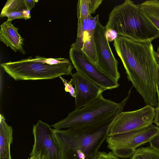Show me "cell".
Returning a JSON list of instances; mask_svg holds the SVG:
<instances>
[{
    "label": "cell",
    "instance_id": "12",
    "mask_svg": "<svg viewBox=\"0 0 159 159\" xmlns=\"http://www.w3.org/2000/svg\"><path fill=\"white\" fill-rule=\"evenodd\" d=\"M71 75L76 92L75 109L80 108L92 102L105 90L77 71Z\"/></svg>",
    "mask_w": 159,
    "mask_h": 159
},
{
    "label": "cell",
    "instance_id": "26",
    "mask_svg": "<svg viewBox=\"0 0 159 159\" xmlns=\"http://www.w3.org/2000/svg\"><path fill=\"white\" fill-rule=\"evenodd\" d=\"M156 87L158 99V103L157 106H159V65H158L157 68Z\"/></svg>",
    "mask_w": 159,
    "mask_h": 159
},
{
    "label": "cell",
    "instance_id": "30",
    "mask_svg": "<svg viewBox=\"0 0 159 159\" xmlns=\"http://www.w3.org/2000/svg\"><path fill=\"white\" fill-rule=\"evenodd\" d=\"M157 63L158 65H159V61H157Z\"/></svg>",
    "mask_w": 159,
    "mask_h": 159
},
{
    "label": "cell",
    "instance_id": "1",
    "mask_svg": "<svg viewBox=\"0 0 159 159\" xmlns=\"http://www.w3.org/2000/svg\"><path fill=\"white\" fill-rule=\"evenodd\" d=\"M152 42L139 41L120 36L113 45L128 80L147 105L157 106L156 82L158 64Z\"/></svg>",
    "mask_w": 159,
    "mask_h": 159
},
{
    "label": "cell",
    "instance_id": "23",
    "mask_svg": "<svg viewBox=\"0 0 159 159\" xmlns=\"http://www.w3.org/2000/svg\"><path fill=\"white\" fill-rule=\"evenodd\" d=\"M150 146L159 151V131L149 141Z\"/></svg>",
    "mask_w": 159,
    "mask_h": 159
},
{
    "label": "cell",
    "instance_id": "9",
    "mask_svg": "<svg viewBox=\"0 0 159 159\" xmlns=\"http://www.w3.org/2000/svg\"><path fill=\"white\" fill-rule=\"evenodd\" d=\"M106 31L105 26L99 21L94 33L98 60L96 66L107 75L118 82L120 77L118 62L111 51Z\"/></svg>",
    "mask_w": 159,
    "mask_h": 159
},
{
    "label": "cell",
    "instance_id": "11",
    "mask_svg": "<svg viewBox=\"0 0 159 159\" xmlns=\"http://www.w3.org/2000/svg\"><path fill=\"white\" fill-rule=\"evenodd\" d=\"M99 20V15L92 16L84 20L78 21L77 37L71 48L82 51L84 55L96 65L97 62L94 33Z\"/></svg>",
    "mask_w": 159,
    "mask_h": 159
},
{
    "label": "cell",
    "instance_id": "27",
    "mask_svg": "<svg viewBox=\"0 0 159 159\" xmlns=\"http://www.w3.org/2000/svg\"><path fill=\"white\" fill-rule=\"evenodd\" d=\"M153 123L159 126V106H157L155 108V115Z\"/></svg>",
    "mask_w": 159,
    "mask_h": 159
},
{
    "label": "cell",
    "instance_id": "19",
    "mask_svg": "<svg viewBox=\"0 0 159 159\" xmlns=\"http://www.w3.org/2000/svg\"><path fill=\"white\" fill-rule=\"evenodd\" d=\"M24 10L22 11H15L6 13L0 16V17H7V20L8 21H12L15 19H24L26 20L27 18L24 14Z\"/></svg>",
    "mask_w": 159,
    "mask_h": 159
},
{
    "label": "cell",
    "instance_id": "7",
    "mask_svg": "<svg viewBox=\"0 0 159 159\" xmlns=\"http://www.w3.org/2000/svg\"><path fill=\"white\" fill-rule=\"evenodd\" d=\"M155 108L147 105L137 110L122 111L114 118L107 131L108 136L138 129L153 122Z\"/></svg>",
    "mask_w": 159,
    "mask_h": 159
},
{
    "label": "cell",
    "instance_id": "15",
    "mask_svg": "<svg viewBox=\"0 0 159 159\" xmlns=\"http://www.w3.org/2000/svg\"><path fill=\"white\" fill-rule=\"evenodd\" d=\"M140 5L146 16L159 31V1L147 0Z\"/></svg>",
    "mask_w": 159,
    "mask_h": 159
},
{
    "label": "cell",
    "instance_id": "20",
    "mask_svg": "<svg viewBox=\"0 0 159 159\" xmlns=\"http://www.w3.org/2000/svg\"><path fill=\"white\" fill-rule=\"evenodd\" d=\"M59 78L63 82L65 86V91L69 92L71 96L75 98L76 92L75 88L73 87V84L72 79L70 81L68 82L61 76H60Z\"/></svg>",
    "mask_w": 159,
    "mask_h": 159
},
{
    "label": "cell",
    "instance_id": "21",
    "mask_svg": "<svg viewBox=\"0 0 159 159\" xmlns=\"http://www.w3.org/2000/svg\"><path fill=\"white\" fill-rule=\"evenodd\" d=\"M95 159H121L115 155L111 151L109 152H98Z\"/></svg>",
    "mask_w": 159,
    "mask_h": 159
},
{
    "label": "cell",
    "instance_id": "28",
    "mask_svg": "<svg viewBox=\"0 0 159 159\" xmlns=\"http://www.w3.org/2000/svg\"><path fill=\"white\" fill-rule=\"evenodd\" d=\"M29 159H42L40 154L39 153H38L34 155L31 156Z\"/></svg>",
    "mask_w": 159,
    "mask_h": 159
},
{
    "label": "cell",
    "instance_id": "2",
    "mask_svg": "<svg viewBox=\"0 0 159 159\" xmlns=\"http://www.w3.org/2000/svg\"><path fill=\"white\" fill-rule=\"evenodd\" d=\"M116 116L84 127L65 130L53 129L61 159H95L108 137V128Z\"/></svg>",
    "mask_w": 159,
    "mask_h": 159
},
{
    "label": "cell",
    "instance_id": "14",
    "mask_svg": "<svg viewBox=\"0 0 159 159\" xmlns=\"http://www.w3.org/2000/svg\"><path fill=\"white\" fill-rule=\"evenodd\" d=\"M13 141V129L5 121L3 116L0 115V159H11L10 146Z\"/></svg>",
    "mask_w": 159,
    "mask_h": 159
},
{
    "label": "cell",
    "instance_id": "4",
    "mask_svg": "<svg viewBox=\"0 0 159 159\" xmlns=\"http://www.w3.org/2000/svg\"><path fill=\"white\" fill-rule=\"evenodd\" d=\"M64 58L37 56L2 63L1 67L16 80L53 79L72 74L73 65Z\"/></svg>",
    "mask_w": 159,
    "mask_h": 159
},
{
    "label": "cell",
    "instance_id": "29",
    "mask_svg": "<svg viewBox=\"0 0 159 159\" xmlns=\"http://www.w3.org/2000/svg\"><path fill=\"white\" fill-rule=\"evenodd\" d=\"M155 56L157 61H159V45L157 49V51L154 52Z\"/></svg>",
    "mask_w": 159,
    "mask_h": 159
},
{
    "label": "cell",
    "instance_id": "18",
    "mask_svg": "<svg viewBox=\"0 0 159 159\" xmlns=\"http://www.w3.org/2000/svg\"><path fill=\"white\" fill-rule=\"evenodd\" d=\"M91 16L89 10V0H79L77 5L78 21H81Z\"/></svg>",
    "mask_w": 159,
    "mask_h": 159
},
{
    "label": "cell",
    "instance_id": "6",
    "mask_svg": "<svg viewBox=\"0 0 159 159\" xmlns=\"http://www.w3.org/2000/svg\"><path fill=\"white\" fill-rule=\"evenodd\" d=\"M159 131V127L152 124L138 129L109 136L106 139L107 147L119 158H131L137 148L149 142Z\"/></svg>",
    "mask_w": 159,
    "mask_h": 159
},
{
    "label": "cell",
    "instance_id": "22",
    "mask_svg": "<svg viewBox=\"0 0 159 159\" xmlns=\"http://www.w3.org/2000/svg\"><path fill=\"white\" fill-rule=\"evenodd\" d=\"M102 1V0H89V10L91 14L95 13Z\"/></svg>",
    "mask_w": 159,
    "mask_h": 159
},
{
    "label": "cell",
    "instance_id": "17",
    "mask_svg": "<svg viewBox=\"0 0 159 159\" xmlns=\"http://www.w3.org/2000/svg\"><path fill=\"white\" fill-rule=\"evenodd\" d=\"M27 9L25 0H8L2 8L0 16L11 12Z\"/></svg>",
    "mask_w": 159,
    "mask_h": 159
},
{
    "label": "cell",
    "instance_id": "24",
    "mask_svg": "<svg viewBox=\"0 0 159 159\" xmlns=\"http://www.w3.org/2000/svg\"><path fill=\"white\" fill-rule=\"evenodd\" d=\"M106 35L109 42L114 40L118 36L116 32L110 29L106 30Z\"/></svg>",
    "mask_w": 159,
    "mask_h": 159
},
{
    "label": "cell",
    "instance_id": "3",
    "mask_svg": "<svg viewBox=\"0 0 159 159\" xmlns=\"http://www.w3.org/2000/svg\"><path fill=\"white\" fill-rule=\"evenodd\" d=\"M105 27L118 36L137 41L152 42L159 38V31L146 16L140 4L130 0L113 8Z\"/></svg>",
    "mask_w": 159,
    "mask_h": 159
},
{
    "label": "cell",
    "instance_id": "10",
    "mask_svg": "<svg viewBox=\"0 0 159 159\" xmlns=\"http://www.w3.org/2000/svg\"><path fill=\"white\" fill-rule=\"evenodd\" d=\"M34 143L30 156L39 153L42 159H61V151L53 131L47 124L40 120L34 125Z\"/></svg>",
    "mask_w": 159,
    "mask_h": 159
},
{
    "label": "cell",
    "instance_id": "25",
    "mask_svg": "<svg viewBox=\"0 0 159 159\" xmlns=\"http://www.w3.org/2000/svg\"><path fill=\"white\" fill-rule=\"evenodd\" d=\"M25 1L27 10L30 11L34 7L35 3L38 1L34 0H25Z\"/></svg>",
    "mask_w": 159,
    "mask_h": 159
},
{
    "label": "cell",
    "instance_id": "13",
    "mask_svg": "<svg viewBox=\"0 0 159 159\" xmlns=\"http://www.w3.org/2000/svg\"><path fill=\"white\" fill-rule=\"evenodd\" d=\"M18 31V29L14 26L11 21L7 20L0 25V40L14 52L19 51L24 54L25 52L23 47L24 39Z\"/></svg>",
    "mask_w": 159,
    "mask_h": 159
},
{
    "label": "cell",
    "instance_id": "8",
    "mask_svg": "<svg viewBox=\"0 0 159 159\" xmlns=\"http://www.w3.org/2000/svg\"><path fill=\"white\" fill-rule=\"evenodd\" d=\"M69 57L76 71L105 90L117 88L118 81L111 78L93 63L79 49L70 48Z\"/></svg>",
    "mask_w": 159,
    "mask_h": 159
},
{
    "label": "cell",
    "instance_id": "16",
    "mask_svg": "<svg viewBox=\"0 0 159 159\" xmlns=\"http://www.w3.org/2000/svg\"><path fill=\"white\" fill-rule=\"evenodd\" d=\"M131 159H159V151L150 146L140 147L135 151Z\"/></svg>",
    "mask_w": 159,
    "mask_h": 159
},
{
    "label": "cell",
    "instance_id": "5",
    "mask_svg": "<svg viewBox=\"0 0 159 159\" xmlns=\"http://www.w3.org/2000/svg\"><path fill=\"white\" fill-rule=\"evenodd\" d=\"M120 103L105 98L101 95L95 100L79 109H75L64 119L52 125L55 129L82 127L101 123L116 116L122 111L131 94Z\"/></svg>",
    "mask_w": 159,
    "mask_h": 159
}]
</instances>
